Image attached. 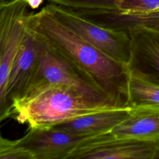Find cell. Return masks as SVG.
Returning <instances> with one entry per match:
<instances>
[{
    "label": "cell",
    "mask_w": 159,
    "mask_h": 159,
    "mask_svg": "<svg viewBox=\"0 0 159 159\" xmlns=\"http://www.w3.org/2000/svg\"><path fill=\"white\" fill-rule=\"evenodd\" d=\"M91 137L76 135L54 127H35L29 128L17 142L34 159H68L72 152Z\"/></svg>",
    "instance_id": "8"
},
{
    "label": "cell",
    "mask_w": 159,
    "mask_h": 159,
    "mask_svg": "<svg viewBox=\"0 0 159 159\" xmlns=\"http://www.w3.org/2000/svg\"><path fill=\"white\" fill-rule=\"evenodd\" d=\"M38 62V42L27 27L25 36L10 68L4 93L0 97V119L12 116L13 102L27 91L34 76Z\"/></svg>",
    "instance_id": "7"
},
{
    "label": "cell",
    "mask_w": 159,
    "mask_h": 159,
    "mask_svg": "<svg viewBox=\"0 0 159 159\" xmlns=\"http://www.w3.org/2000/svg\"><path fill=\"white\" fill-rule=\"evenodd\" d=\"M28 6L25 1H1L0 97L4 93L10 68L27 32Z\"/></svg>",
    "instance_id": "6"
},
{
    "label": "cell",
    "mask_w": 159,
    "mask_h": 159,
    "mask_svg": "<svg viewBox=\"0 0 159 159\" xmlns=\"http://www.w3.org/2000/svg\"><path fill=\"white\" fill-rule=\"evenodd\" d=\"M22 1H25V0H22Z\"/></svg>",
    "instance_id": "16"
},
{
    "label": "cell",
    "mask_w": 159,
    "mask_h": 159,
    "mask_svg": "<svg viewBox=\"0 0 159 159\" xmlns=\"http://www.w3.org/2000/svg\"><path fill=\"white\" fill-rule=\"evenodd\" d=\"M25 1L27 2L29 7L32 9H35L40 6L43 0H25Z\"/></svg>",
    "instance_id": "15"
},
{
    "label": "cell",
    "mask_w": 159,
    "mask_h": 159,
    "mask_svg": "<svg viewBox=\"0 0 159 159\" xmlns=\"http://www.w3.org/2000/svg\"><path fill=\"white\" fill-rule=\"evenodd\" d=\"M117 107L122 106L91 99L71 85L48 83L30 89L15 100L11 116L29 128L52 127L78 117Z\"/></svg>",
    "instance_id": "2"
},
{
    "label": "cell",
    "mask_w": 159,
    "mask_h": 159,
    "mask_svg": "<svg viewBox=\"0 0 159 159\" xmlns=\"http://www.w3.org/2000/svg\"><path fill=\"white\" fill-rule=\"evenodd\" d=\"M27 26L88 76L112 102L119 106H128V65L79 36L61 23L46 6L36 13H29Z\"/></svg>",
    "instance_id": "1"
},
{
    "label": "cell",
    "mask_w": 159,
    "mask_h": 159,
    "mask_svg": "<svg viewBox=\"0 0 159 159\" xmlns=\"http://www.w3.org/2000/svg\"><path fill=\"white\" fill-rule=\"evenodd\" d=\"M32 32L38 42V62L34 76L26 93L43 84L61 83L75 87L94 100L117 105L88 76Z\"/></svg>",
    "instance_id": "3"
},
{
    "label": "cell",
    "mask_w": 159,
    "mask_h": 159,
    "mask_svg": "<svg viewBox=\"0 0 159 159\" xmlns=\"http://www.w3.org/2000/svg\"><path fill=\"white\" fill-rule=\"evenodd\" d=\"M128 106L159 107V84L130 70Z\"/></svg>",
    "instance_id": "12"
},
{
    "label": "cell",
    "mask_w": 159,
    "mask_h": 159,
    "mask_svg": "<svg viewBox=\"0 0 159 159\" xmlns=\"http://www.w3.org/2000/svg\"><path fill=\"white\" fill-rule=\"evenodd\" d=\"M0 159H34V155L16 140L0 138Z\"/></svg>",
    "instance_id": "14"
},
{
    "label": "cell",
    "mask_w": 159,
    "mask_h": 159,
    "mask_svg": "<svg viewBox=\"0 0 159 159\" xmlns=\"http://www.w3.org/2000/svg\"><path fill=\"white\" fill-rule=\"evenodd\" d=\"M64 25L114 60L129 66L131 57V40L127 30H117L99 25L63 7L46 5Z\"/></svg>",
    "instance_id": "4"
},
{
    "label": "cell",
    "mask_w": 159,
    "mask_h": 159,
    "mask_svg": "<svg viewBox=\"0 0 159 159\" xmlns=\"http://www.w3.org/2000/svg\"><path fill=\"white\" fill-rule=\"evenodd\" d=\"M109 132L120 139L159 140V107H130L127 116Z\"/></svg>",
    "instance_id": "10"
},
{
    "label": "cell",
    "mask_w": 159,
    "mask_h": 159,
    "mask_svg": "<svg viewBox=\"0 0 159 159\" xmlns=\"http://www.w3.org/2000/svg\"><path fill=\"white\" fill-rule=\"evenodd\" d=\"M130 107H117L96 112L63 122L54 127L79 136H93L111 132L129 114Z\"/></svg>",
    "instance_id": "11"
},
{
    "label": "cell",
    "mask_w": 159,
    "mask_h": 159,
    "mask_svg": "<svg viewBox=\"0 0 159 159\" xmlns=\"http://www.w3.org/2000/svg\"><path fill=\"white\" fill-rule=\"evenodd\" d=\"M116 4L119 14L114 17L127 16L133 24L139 19L159 15V0H117Z\"/></svg>",
    "instance_id": "13"
},
{
    "label": "cell",
    "mask_w": 159,
    "mask_h": 159,
    "mask_svg": "<svg viewBox=\"0 0 159 159\" xmlns=\"http://www.w3.org/2000/svg\"><path fill=\"white\" fill-rule=\"evenodd\" d=\"M131 40V71L159 84V25L137 24L127 30Z\"/></svg>",
    "instance_id": "9"
},
{
    "label": "cell",
    "mask_w": 159,
    "mask_h": 159,
    "mask_svg": "<svg viewBox=\"0 0 159 159\" xmlns=\"http://www.w3.org/2000/svg\"><path fill=\"white\" fill-rule=\"evenodd\" d=\"M159 159V140L117 138L110 132L91 137L80 144L68 159Z\"/></svg>",
    "instance_id": "5"
}]
</instances>
